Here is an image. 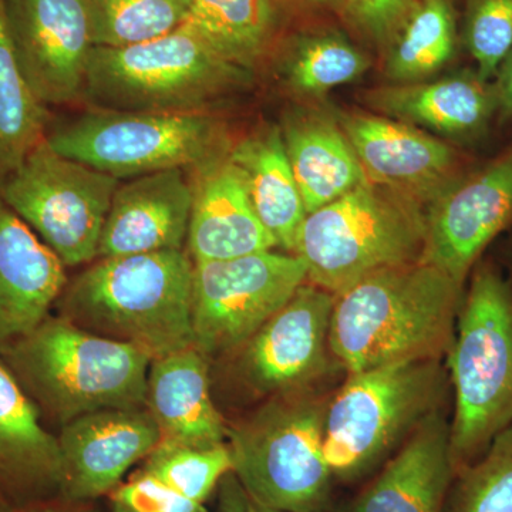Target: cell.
<instances>
[{
    "label": "cell",
    "mask_w": 512,
    "mask_h": 512,
    "mask_svg": "<svg viewBox=\"0 0 512 512\" xmlns=\"http://www.w3.org/2000/svg\"><path fill=\"white\" fill-rule=\"evenodd\" d=\"M464 286L419 261L393 266L335 295L329 342L348 375L448 356Z\"/></svg>",
    "instance_id": "obj_1"
},
{
    "label": "cell",
    "mask_w": 512,
    "mask_h": 512,
    "mask_svg": "<svg viewBox=\"0 0 512 512\" xmlns=\"http://www.w3.org/2000/svg\"><path fill=\"white\" fill-rule=\"evenodd\" d=\"M187 251L100 258L67 281L56 315L158 359L194 345Z\"/></svg>",
    "instance_id": "obj_2"
},
{
    "label": "cell",
    "mask_w": 512,
    "mask_h": 512,
    "mask_svg": "<svg viewBox=\"0 0 512 512\" xmlns=\"http://www.w3.org/2000/svg\"><path fill=\"white\" fill-rule=\"evenodd\" d=\"M0 360L46 426L60 430L100 410L144 407L150 357L59 315L0 350Z\"/></svg>",
    "instance_id": "obj_3"
},
{
    "label": "cell",
    "mask_w": 512,
    "mask_h": 512,
    "mask_svg": "<svg viewBox=\"0 0 512 512\" xmlns=\"http://www.w3.org/2000/svg\"><path fill=\"white\" fill-rule=\"evenodd\" d=\"M454 390V471L478 460L512 426V279L490 262L471 272L447 356Z\"/></svg>",
    "instance_id": "obj_4"
},
{
    "label": "cell",
    "mask_w": 512,
    "mask_h": 512,
    "mask_svg": "<svg viewBox=\"0 0 512 512\" xmlns=\"http://www.w3.org/2000/svg\"><path fill=\"white\" fill-rule=\"evenodd\" d=\"M330 394H282L228 424L232 474L249 500L282 512H322L332 473L323 456Z\"/></svg>",
    "instance_id": "obj_5"
},
{
    "label": "cell",
    "mask_w": 512,
    "mask_h": 512,
    "mask_svg": "<svg viewBox=\"0 0 512 512\" xmlns=\"http://www.w3.org/2000/svg\"><path fill=\"white\" fill-rule=\"evenodd\" d=\"M424 245L423 202L366 181L306 215L293 254L308 282L338 295L383 269L421 261Z\"/></svg>",
    "instance_id": "obj_6"
},
{
    "label": "cell",
    "mask_w": 512,
    "mask_h": 512,
    "mask_svg": "<svg viewBox=\"0 0 512 512\" xmlns=\"http://www.w3.org/2000/svg\"><path fill=\"white\" fill-rule=\"evenodd\" d=\"M441 359L407 360L348 375L330 396L323 456L333 477L365 476L396 453L417 426L446 404Z\"/></svg>",
    "instance_id": "obj_7"
},
{
    "label": "cell",
    "mask_w": 512,
    "mask_h": 512,
    "mask_svg": "<svg viewBox=\"0 0 512 512\" xmlns=\"http://www.w3.org/2000/svg\"><path fill=\"white\" fill-rule=\"evenodd\" d=\"M247 79L180 28L141 45L94 46L83 97L96 109L195 113Z\"/></svg>",
    "instance_id": "obj_8"
},
{
    "label": "cell",
    "mask_w": 512,
    "mask_h": 512,
    "mask_svg": "<svg viewBox=\"0 0 512 512\" xmlns=\"http://www.w3.org/2000/svg\"><path fill=\"white\" fill-rule=\"evenodd\" d=\"M63 156L123 180L171 168L194 167L225 156L221 124L202 111L96 109L46 136Z\"/></svg>",
    "instance_id": "obj_9"
},
{
    "label": "cell",
    "mask_w": 512,
    "mask_h": 512,
    "mask_svg": "<svg viewBox=\"0 0 512 512\" xmlns=\"http://www.w3.org/2000/svg\"><path fill=\"white\" fill-rule=\"evenodd\" d=\"M119 178L57 153L46 138L0 183V200L66 268L97 259Z\"/></svg>",
    "instance_id": "obj_10"
},
{
    "label": "cell",
    "mask_w": 512,
    "mask_h": 512,
    "mask_svg": "<svg viewBox=\"0 0 512 512\" xmlns=\"http://www.w3.org/2000/svg\"><path fill=\"white\" fill-rule=\"evenodd\" d=\"M308 282L301 256L272 251L194 262V348L211 365L239 348Z\"/></svg>",
    "instance_id": "obj_11"
},
{
    "label": "cell",
    "mask_w": 512,
    "mask_h": 512,
    "mask_svg": "<svg viewBox=\"0 0 512 512\" xmlns=\"http://www.w3.org/2000/svg\"><path fill=\"white\" fill-rule=\"evenodd\" d=\"M333 302V293L305 282L251 338L218 360L229 387L255 406L282 394L322 389L320 382L339 365L329 342Z\"/></svg>",
    "instance_id": "obj_12"
},
{
    "label": "cell",
    "mask_w": 512,
    "mask_h": 512,
    "mask_svg": "<svg viewBox=\"0 0 512 512\" xmlns=\"http://www.w3.org/2000/svg\"><path fill=\"white\" fill-rule=\"evenodd\" d=\"M510 227L512 147L431 201L421 261L466 286L485 249Z\"/></svg>",
    "instance_id": "obj_13"
},
{
    "label": "cell",
    "mask_w": 512,
    "mask_h": 512,
    "mask_svg": "<svg viewBox=\"0 0 512 512\" xmlns=\"http://www.w3.org/2000/svg\"><path fill=\"white\" fill-rule=\"evenodd\" d=\"M6 15L37 99L62 106L83 97L94 47L89 0H6Z\"/></svg>",
    "instance_id": "obj_14"
},
{
    "label": "cell",
    "mask_w": 512,
    "mask_h": 512,
    "mask_svg": "<svg viewBox=\"0 0 512 512\" xmlns=\"http://www.w3.org/2000/svg\"><path fill=\"white\" fill-rule=\"evenodd\" d=\"M60 494L73 503L110 494L128 470L146 460L161 434L146 407L106 409L70 421L57 433Z\"/></svg>",
    "instance_id": "obj_15"
},
{
    "label": "cell",
    "mask_w": 512,
    "mask_h": 512,
    "mask_svg": "<svg viewBox=\"0 0 512 512\" xmlns=\"http://www.w3.org/2000/svg\"><path fill=\"white\" fill-rule=\"evenodd\" d=\"M338 123L369 183L420 202L433 201L454 183L457 153L440 138L372 114L340 113Z\"/></svg>",
    "instance_id": "obj_16"
},
{
    "label": "cell",
    "mask_w": 512,
    "mask_h": 512,
    "mask_svg": "<svg viewBox=\"0 0 512 512\" xmlns=\"http://www.w3.org/2000/svg\"><path fill=\"white\" fill-rule=\"evenodd\" d=\"M192 202L194 187L183 168L120 183L101 231L97 259L183 251Z\"/></svg>",
    "instance_id": "obj_17"
},
{
    "label": "cell",
    "mask_w": 512,
    "mask_h": 512,
    "mask_svg": "<svg viewBox=\"0 0 512 512\" xmlns=\"http://www.w3.org/2000/svg\"><path fill=\"white\" fill-rule=\"evenodd\" d=\"M67 281L55 252L0 200V350L52 315Z\"/></svg>",
    "instance_id": "obj_18"
},
{
    "label": "cell",
    "mask_w": 512,
    "mask_h": 512,
    "mask_svg": "<svg viewBox=\"0 0 512 512\" xmlns=\"http://www.w3.org/2000/svg\"><path fill=\"white\" fill-rule=\"evenodd\" d=\"M454 477L450 421L441 407L407 437L350 512H443Z\"/></svg>",
    "instance_id": "obj_19"
},
{
    "label": "cell",
    "mask_w": 512,
    "mask_h": 512,
    "mask_svg": "<svg viewBox=\"0 0 512 512\" xmlns=\"http://www.w3.org/2000/svg\"><path fill=\"white\" fill-rule=\"evenodd\" d=\"M227 154L197 168L200 178L194 187L187 237L192 262L222 261L278 248Z\"/></svg>",
    "instance_id": "obj_20"
},
{
    "label": "cell",
    "mask_w": 512,
    "mask_h": 512,
    "mask_svg": "<svg viewBox=\"0 0 512 512\" xmlns=\"http://www.w3.org/2000/svg\"><path fill=\"white\" fill-rule=\"evenodd\" d=\"M144 407L164 443L227 444L228 423L212 396L211 362L194 346L151 360Z\"/></svg>",
    "instance_id": "obj_21"
},
{
    "label": "cell",
    "mask_w": 512,
    "mask_h": 512,
    "mask_svg": "<svg viewBox=\"0 0 512 512\" xmlns=\"http://www.w3.org/2000/svg\"><path fill=\"white\" fill-rule=\"evenodd\" d=\"M62 456L52 433L0 360V497L30 503L60 494Z\"/></svg>",
    "instance_id": "obj_22"
},
{
    "label": "cell",
    "mask_w": 512,
    "mask_h": 512,
    "mask_svg": "<svg viewBox=\"0 0 512 512\" xmlns=\"http://www.w3.org/2000/svg\"><path fill=\"white\" fill-rule=\"evenodd\" d=\"M366 103L384 117L450 137L477 136L497 116L494 86L477 73L379 87L366 94Z\"/></svg>",
    "instance_id": "obj_23"
},
{
    "label": "cell",
    "mask_w": 512,
    "mask_h": 512,
    "mask_svg": "<svg viewBox=\"0 0 512 512\" xmlns=\"http://www.w3.org/2000/svg\"><path fill=\"white\" fill-rule=\"evenodd\" d=\"M281 131L306 214L366 183L338 121L318 113L298 114L286 120Z\"/></svg>",
    "instance_id": "obj_24"
},
{
    "label": "cell",
    "mask_w": 512,
    "mask_h": 512,
    "mask_svg": "<svg viewBox=\"0 0 512 512\" xmlns=\"http://www.w3.org/2000/svg\"><path fill=\"white\" fill-rule=\"evenodd\" d=\"M254 205L256 215L275 238L278 248L293 254L306 218L281 128L271 127L228 150Z\"/></svg>",
    "instance_id": "obj_25"
},
{
    "label": "cell",
    "mask_w": 512,
    "mask_h": 512,
    "mask_svg": "<svg viewBox=\"0 0 512 512\" xmlns=\"http://www.w3.org/2000/svg\"><path fill=\"white\" fill-rule=\"evenodd\" d=\"M282 15L276 0H192L181 29L225 62L249 70L271 49Z\"/></svg>",
    "instance_id": "obj_26"
},
{
    "label": "cell",
    "mask_w": 512,
    "mask_h": 512,
    "mask_svg": "<svg viewBox=\"0 0 512 512\" xmlns=\"http://www.w3.org/2000/svg\"><path fill=\"white\" fill-rule=\"evenodd\" d=\"M47 111L20 67L0 0V183L46 138Z\"/></svg>",
    "instance_id": "obj_27"
},
{
    "label": "cell",
    "mask_w": 512,
    "mask_h": 512,
    "mask_svg": "<svg viewBox=\"0 0 512 512\" xmlns=\"http://www.w3.org/2000/svg\"><path fill=\"white\" fill-rule=\"evenodd\" d=\"M456 49V22L450 0H420L394 40L386 76L396 84L423 82L443 69Z\"/></svg>",
    "instance_id": "obj_28"
},
{
    "label": "cell",
    "mask_w": 512,
    "mask_h": 512,
    "mask_svg": "<svg viewBox=\"0 0 512 512\" xmlns=\"http://www.w3.org/2000/svg\"><path fill=\"white\" fill-rule=\"evenodd\" d=\"M192 0H89L94 46L127 47L183 26Z\"/></svg>",
    "instance_id": "obj_29"
},
{
    "label": "cell",
    "mask_w": 512,
    "mask_h": 512,
    "mask_svg": "<svg viewBox=\"0 0 512 512\" xmlns=\"http://www.w3.org/2000/svg\"><path fill=\"white\" fill-rule=\"evenodd\" d=\"M370 67L369 57L345 37H302L284 64L285 80L293 92L318 96L333 87L355 82Z\"/></svg>",
    "instance_id": "obj_30"
},
{
    "label": "cell",
    "mask_w": 512,
    "mask_h": 512,
    "mask_svg": "<svg viewBox=\"0 0 512 512\" xmlns=\"http://www.w3.org/2000/svg\"><path fill=\"white\" fill-rule=\"evenodd\" d=\"M143 470L184 497L204 504L222 478L231 473L232 458L227 444L191 447L160 441Z\"/></svg>",
    "instance_id": "obj_31"
},
{
    "label": "cell",
    "mask_w": 512,
    "mask_h": 512,
    "mask_svg": "<svg viewBox=\"0 0 512 512\" xmlns=\"http://www.w3.org/2000/svg\"><path fill=\"white\" fill-rule=\"evenodd\" d=\"M453 483L450 512H512V426Z\"/></svg>",
    "instance_id": "obj_32"
},
{
    "label": "cell",
    "mask_w": 512,
    "mask_h": 512,
    "mask_svg": "<svg viewBox=\"0 0 512 512\" xmlns=\"http://www.w3.org/2000/svg\"><path fill=\"white\" fill-rule=\"evenodd\" d=\"M466 45L478 77L495 79L512 53V0H470Z\"/></svg>",
    "instance_id": "obj_33"
},
{
    "label": "cell",
    "mask_w": 512,
    "mask_h": 512,
    "mask_svg": "<svg viewBox=\"0 0 512 512\" xmlns=\"http://www.w3.org/2000/svg\"><path fill=\"white\" fill-rule=\"evenodd\" d=\"M419 3L420 0H339L338 10L363 39L390 49Z\"/></svg>",
    "instance_id": "obj_34"
},
{
    "label": "cell",
    "mask_w": 512,
    "mask_h": 512,
    "mask_svg": "<svg viewBox=\"0 0 512 512\" xmlns=\"http://www.w3.org/2000/svg\"><path fill=\"white\" fill-rule=\"evenodd\" d=\"M110 497L114 512H207L204 504L184 497L143 468Z\"/></svg>",
    "instance_id": "obj_35"
},
{
    "label": "cell",
    "mask_w": 512,
    "mask_h": 512,
    "mask_svg": "<svg viewBox=\"0 0 512 512\" xmlns=\"http://www.w3.org/2000/svg\"><path fill=\"white\" fill-rule=\"evenodd\" d=\"M493 86L497 99L498 120H512V53L495 77Z\"/></svg>",
    "instance_id": "obj_36"
},
{
    "label": "cell",
    "mask_w": 512,
    "mask_h": 512,
    "mask_svg": "<svg viewBox=\"0 0 512 512\" xmlns=\"http://www.w3.org/2000/svg\"><path fill=\"white\" fill-rule=\"evenodd\" d=\"M276 2L284 13L308 15V13H318L322 10H338L339 0H276Z\"/></svg>",
    "instance_id": "obj_37"
},
{
    "label": "cell",
    "mask_w": 512,
    "mask_h": 512,
    "mask_svg": "<svg viewBox=\"0 0 512 512\" xmlns=\"http://www.w3.org/2000/svg\"><path fill=\"white\" fill-rule=\"evenodd\" d=\"M247 512H282L278 510H272V508L264 507V505L256 504L254 501L249 500L247 504Z\"/></svg>",
    "instance_id": "obj_38"
},
{
    "label": "cell",
    "mask_w": 512,
    "mask_h": 512,
    "mask_svg": "<svg viewBox=\"0 0 512 512\" xmlns=\"http://www.w3.org/2000/svg\"><path fill=\"white\" fill-rule=\"evenodd\" d=\"M37 512H96L93 510H89V508H59V510H56V508H50V510H42Z\"/></svg>",
    "instance_id": "obj_39"
},
{
    "label": "cell",
    "mask_w": 512,
    "mask_h": 512,
    "mask_svg": "<svg viewBox=\"0 0 512 512\" xmlns=\"http://www.w3.org/2000/svg\"><path fill=\"white\" fill-rule=\"evenodd\" d=\"M0 512H12V505L6 503L2 497H0Z\"/></svg>",
    "instance_id": "obj_40"
}]
</instances>
